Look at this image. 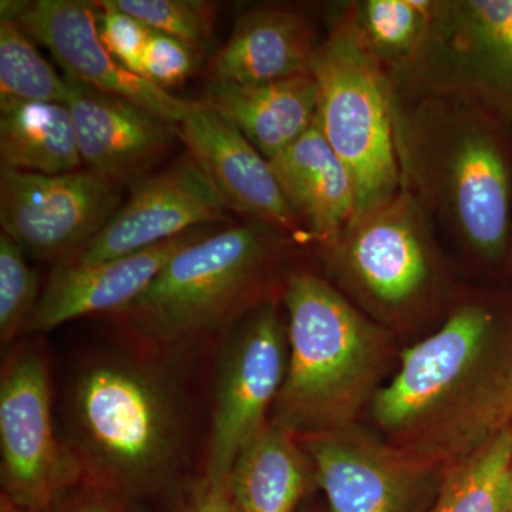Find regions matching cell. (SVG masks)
I'll return each instance as SVG.
<instances>
[{"label": "cell", "instance_id": "obj_27", "mask_svg": "<svg viewBox=\"0 0 512 512\" xmlns=\"http://www.w3.org/2000/svg\"><path fill=\"white\" fill-rule=\"evenodd\" d=\"M39 276L28 265L23 249L0 234V342L3 348L25 333L39 303Z\"/></svg>", "mask_w": 512, "mask_h": 512}, {"label": "cell", "instance_id": "obj_32", "mask_svg": "<svg viewBox=\"0 0 512 512\" xmlns=\"http://www.w3.org/2000/svg\"><path fill=\"white\" fill-rule=\"evenodd\" d=\"M87 485H89V493L77 495L73 501L64 505L59 501L55 505L59 508L57 512H123L120 505L111 498L116 494L94 487L92 484Z\"/></svg>", "mask_w": 512, "mask_h": 512}, {"label": "cell", "instance_id": "obj_22", "mask_svg": "<svg viewBox=\"0 0 512 512\" xmlns=\"http://www.w3.org/2000/svg\"><path fill=\"white\" fill-rule=\"evenodd\" d=\"M305 484V463L288 431L266 426L239 454L227 487L241 512H293Z\"/></svg>", "mask_w": 512, "mask_h": 512}, {"label": "cell", "instance_id": "obj_34", "mask_svg": "<svg viewBox=\"0 0 512 512\" xmlns=\"http://www.w3.org/2000/svg\"><path fill=\"white\" fill-rule=\"evenodd\" d=\"M505 510L512 512V468L505 487Z\"/></svg>", "mask_w": 512, "mask_h": 512}, {"label": "cell", "instance_id": "obj_1", "mask_svg": "<svg viewBox=\"0 0 512 512\" xmlns=\"http://www.w3.org/2000/svg\"><path fill=\"white\" fill-rule=\"evenodd\" d=\"M393 120L402 184L434 232L503 268L512 259V120L456 97L396 93Z\"/></svg>", "mask_w": 512, "mask_h": 512}, {"label": "cell", "instance_id": "obj_28", "mask_svg": "<svg viewBox=\"0 0 512 512\" xmlns=\"http://www.w3.org/2000/svg\"><path fill=\"white\" fill-rule=\"evenodd\" d=\"M101 43L127 70L144 77V56L153 29L114 6L111 0L92 2Z\"/></svg>", "mask_w": 512, "mask_h": 512}, {"label": "cell", "instance_id": "obj_24", "mask_svg": "<svg viewBox=\"0 0 512 512\" xmlns=\"http://www.w3.org/2000/svg\"><path fill=\"white\" fill-rule=\"evenodd\" d=\"M512 430L503 427L447 478L430 512H507Z\"/></svg>", "mask_w": 512, "mask_h": 512}, {"label": "cell", "instance_id": "obj_33", "mask_svg": "<svg viewBox=\"0 0 512 512\" xmlns=\"http://www.w3.org/2000/svg\"><path fill=\"white\" fill-rule=\"evenodd\" d=\"M0 512H36L29 510V508L20 507V505L13 503L10 501L8 497L2 495V508H0Z\"/></svg>", "mask_w": 512, "mask_h": 512}, {"label": "cell", "instance_id": "obj_14", "mask_svg": "<svg viewBox=\"0 0 512 512\" xmlns=\"http://www.w3.org/2000/svg\"><path fill=\"white\" fill-rule=\"evenodd\" d=\"M495 325L490 306L464 303L434 335L407 349L397 376L377 393L373 412L379 423L397 429L430 412L476 365Z\"/></svg>", "mask_w": 512, "mask_h": 512}, {"label": "cell", "instance_id": "obj_18", "mask_svg": "<svg viewBox=\"0 0 512 512\" xmlns=\"http://www.w3.org/2000/svg\"><path fill=\"white\" fill-rule=\"evenodd\" d=\"M268 161L313 242L328 251L356 217L357 195L352 175L316 119L299 140Z\"/></svg>", "mask_w": 512, "mask_h": 512}, {"label": "cell", "instance_id": "obj_11", "mask_svg": "<svg viewBox=\"0 0 512 512\" xmlns=\"http://www.w3.org/2000/svg\"><path fill=\"white\" fill-rule=\"evenodd\" d=\"M0 5V18L12 19L33 42L49 49L67 79L123 97L174 126L200 106V100L174 96L121 66L101 43L92 2L2 0Z\"/></svg>", "mask_w": 512, "mask_h": 512}, {"label": "cell", "instance_id": "obj_2", "mask_svg": "<svg viewBox=\"0 0 512 512\" xmlns=\"http://www.w3.org/2000/svg\"><path fill=\"white\" fill-rule=\"evenodd\" d=\"M64 421L83 483L119 497L163 490L187 461V396L156 359L109 353L87 360L67 386Z\"/></svg>", "mask_w": 512, "mask_h": 512}, {"label": "cell", "instance_id": "obj_4", "mask_svg": "<svg viewBox=\"0 0 512 512\" xmlns=\"http://www.w3.org/2000/svg\"><path fill=\"white\" fill-rule=\"evenodd\" d=\"M325 23L311 67L318 87L316 123L352 175L359 215L402 188L393 84L360 35L350 2L328 6Z\"/></svg>", "mask_w": 512, "mask_h": 512}, {"label": "cell", "instance_id": "obj_21", "mask_svg": "<svg viewBox=\"0 0 512 512\" xmlns=\"http://www.w3.org/2000/svg\"><path fill=\"white\" fill-rule=\"evenodd\" d=\"M330 512H400L407 480L399 467L370 448L322 437L309 446Z\"/></svg>", "mask_w": 512, "mask_h": 512}, {"label": "cell", "instance_id": "obj_6", "mask_svg": "<svg viewBox=\"0 0 512 512\" xmlns=\"http://www.w3.org/2000/svg\"><path fill=\"white\" fill-rule=\"evenodd\" d=\"M389 76L396 94L456 97L512 120V0H433L419 49Z\"/></svg>", "mask_w": 512, "mask_h": 512}, {"label": "cell", "instance_id": "obj_7", "mask_svg": "<svg viewBox=\"0 0 512 512\" xmlns=\"http://www.w3.org/2000/svg\"><path fill=\"white\" fill-rule=\"evenodd\" d=\"M286 339L288 329L268 299L239 316L222 339L202 477L212 487H227L239 454L265 429L269 404L285 382Z\"/></svg>", "mask_w": 512, "mask_h": 512}, {"label": "cell", "instance_id": "obj_10", "mask_svg": "<svg viewBox=\"0 0 512 512\" xmlns=\"http://www.w3.org/2000/svg\"><path fill=\"white\" fill-rule=\"evenodd\" d=\"M121 187L82 168L45 175L0 168V225L25 254L59 264L82 251L123 204Z\"/></svg>", "mask_w": 512, "mask_h": 512}, {"label": "cell", "instance_id": "obj_30", "mask_svg": "<svg viewBox=\"0 0 512 512\" xmlns=\"http://www.w3.org/2000/svg\"><path fill=\"white\" fill-rule=\"evenodd\" d=\"M512 417V367L500 382L488 390L474 407V416L468 419L470 430L493 429Z\"/></svg>", "mask_w": 512, "mask_h": 512}, {"label": "cell", "instance_id": "obj_25", "mask_svg": "<svg viewBox=\"0 0 512 512\" xmlns=\"http://www.w3.org/2000/svg\"><path fill=\"white\" fill-rule=\"evenodd\" d=\"M73 82L60 77L12 19L0 18V97L66 106Z\"/></svg>", "mask_w": 512, "mask_h": 512}, {"label": "cell", "instance_id": "obj_19", "mask_svg": "<svg viewBox=\"0 0 512 512\" xmlns=\"http://www.w3.org/2000/svg\"><path fill=\"white\" fill-rule=\"evenodd\" d=\"M200 101L272 160L315 123L318 87L312 74L261 84L211 82Z\"/></svg>", "mask_w": 512, "mask_h": 512}, {"label": "cell", "instance_id": "obj_15", "mask_svg": "<svg viewBox=\"0 0 512 512\" xmlns=\"http://www.w3.org/2000/svg\"><path fill=\"white\" fill-rule=\"evenodd\" d=\"M66 106L84 168L121 188H130L153 174L174 141L180 140L178 126L123 97L76 82Z\"/></svg>", "mask_w": 512, "mask_h": 512}, {"label": "cell", "instance_id": "obj_26", "mask_svg": "<svg viewBox=\"0 0 512 512\" xmlns=\"http://www.w3.org/2000/svg\"><path fill=\"white\" fill-rule=\"evenodd\" d=\"M148 28L181 40L202 56L214 33L215 6L204 0H111Z\"/></svg>", "mask_w": 512, "mask_h": 512}, {"label": "cell", "instance_id": "obj_13", "mask_svg": "<svg viewBox=\"0 0 512 512\" xmlns=\"http://www.w3.org/2000/svg\"><path fill=\"white\" fill-rule=\"evenodd\" d=\"M178 131L188 154L210 178L228 210L275 229L296 244H315L286 201L269 161L238 128L200 101Z\"/></svg>", "mask_w": 512, "mask_h": 512}, {"label": "cell", "instance_id": "obj_23", "mask_svg": "<svg viewBox=\"0 0 512 512\" xmlns=\"http://www.w3.org/2000/svg\"><path fill=\"white\" fill-rule=\"evenodd\" d=\"M350 8L366 46L392 74L412 59L423 42L433 0H355Z\"/></svg>", "mask_w": 512, "mask_h": 512}, {"label": "cell", "instance_id": "obj_20", "mask_svg": "<svg viewBox=\"0 0 512 512\" xmlns=\"http://www.w3.org/2000/svg\"><path fill=\"white\" fill-rule=\"evenodd\" d=\"M0 164L6 170L45 175L82 170L67 106L0 97Z\"/></svg>", "mask_w": 512, "mask_h": 512}, {"label": "cell", "instance_id": "obj_5", "mask_svg": "<svg viewBox=\"0 0 512 512\" xmlns=\"http://www.w3.org/2000/svg\"><path fill=\"white\" fill-rule=\"evenodd\" d=\"M288 369L279 402L291 424L329 419L372 366L377 332L329 282L311 272L289 276Z\"/></svg>", "mask_w": 512, "mask_h": 512}, {"label": "cell", "instance_id": "obj_17", "mask_svg": "<svg viewBox=\"0 0 512 512\" xmlns=\"http://www.w3.org/2000/svg\"><path fill=\"white\" fill-rule=\"evenodd\" d=\"M320 40L301 8L255 6L238 16L227 42L212 57L211 82L261 84L311 74Z\"/></svg>", "mask_w": 512, "mask_h": 512}, {"label": "cell", "instance_id": "obj_16", "mask_svg": "<svg viewBox=\"0 0 512 512\" xmlns=\"http://www.w3.org/2000/svg\"><path fill=\"white\" fill-rule=\"evenodd\" d=\"M204 227L121 258L94 265L57 264L25 333H45L70 320L126 309L181 249L204 237Z\"/></svg>", "mask_w": 512, "mask_h": 512}, {"label": "cell", "instance_id": "obj_8", "mask_svg": "<svg viewBox=\"0 0 512 512\" xmlns=\"http://www.w3.org/2000/svg\"><path fill=\"white\" fill-rule=\"evenodd\" d=\"M0 456L3 495L32 511H49L83 483L82 468L53 421L46 359L28 345L3 363Z\"/></svg>", "mask_w": 512, "mask_h": 512}, {"label": "cell", "instance_id": "obj_3", "mask_svg": "<svg viewBox=\"0 0 512 512\" xmlns=\"http://www.w3.org/2000/svg\"><path fill=\"white\" fill-rule=\"evenodd\" d=\"M293 244L251 221L204 235L173 256L146 291L111 318L147 348H188L227 332L256 305L268 269L285 245Z\"/></svg>", "mask_w": 512, "mask_h": 512}, {"label": "cell", "instance_id": "obj_29", "mask_svg": "<svg viewBox=\"0 0 512 512\" xmlns=\"http://www.w3.org/2000/svg\"><path fill=\"white\" fill-rule=\"evenodd\" d=\"M200 56L190 46L153 30L144 56V77L165 92L180 87L194 72Z\"/></svg>", "mask_w": 512, "mask_h": 512}, {"label": "cell", "instance_id": "obj_12", "mask_svg": "<svg viewBox=\"0 0 512 512\" xmlns=\"http://www.w3.org/2000/svg\"><path fill=\"white\" fill-rule=\"evenodd\" d=\"M227 211L210 178L187 153L131 185L130 197L100 234L64 262L94 265L136 254L192 229L225 221Z\"/></svg>", "mask_w": 512, "mask_h": 512}, {"label": "cell", "instance_id": "obj_31", "mask_svg": "<svg viewBox=\"0 0 512 512\" xmlns=\"http://www.w3.org/2000/svg\"><path fill=\"white\" fill-rule=\"evenodd\" d=\"M187 512H241L228 487H212L204 478L194 485L188 498Z\"/></svg>", "mask_w": 512, "mask_h": 512}, {"label": "cell", "instance_id": "obj_9", "mask_svg": "<svg viewBox=\"0 0 512 512\" xmlns=\"http://www.w3.org/2000/svg\"><path fill=\"white\" fill-rule=\"evenodd\" d=\"M434 241L429 218L402 184L389 201L356 215L325 254L369 301L402 311L433 281Z\"/></svg>", "mask_w": 512, "mask_h": 512}]
</instances>
